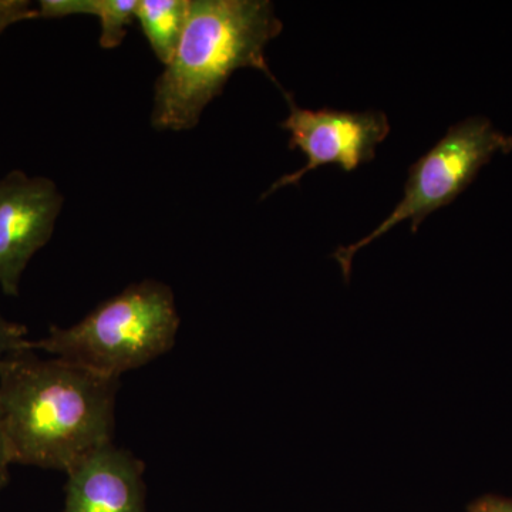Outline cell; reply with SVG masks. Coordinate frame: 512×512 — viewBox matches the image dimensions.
Here are the masks:
<instances>
[{
  "mask_svg": "<svg viewBox=\"0 0 512 512\" xmlns=\"http://www.w3.org/2000/svg\"><path fill=\"white\" fill-rule=\"evenodd\" d=\"M120 379L20 349L0 360V414L12 464L67 471L113 443Z\"/></svg>",
  "mask_w": 512,
  "mask_h": 512,
  "instance_id": "1",
  "label": "cell"
},
{
  "mask_svg": "<svg viewBox=\"0 0 512 512\" xmlns=\"http://www.w3.org/2000/svg\"><path fill=\"white\" fill-rule=\"evenodd\" d=\"M284 30L268 0H190L173 59L154 86L151 126L188 131L239 69H255L276 83L265 49Z\"/></svg>",
  "mask_w": 512,
  "mask_h": 512,
  "instance_id": "2",
  "label": "cell"
},
{
  "mask_svg": "<svg viewBox=\"0 0 512 512\" xmlns=\"http://www.w3.org/2000/svg\"><path fill=\"white\" fill-rule=\"evenodd\" d=\"M181 319L170 286L156 279L131 284L80 322L50 326L29 348L120 379L173 349Z\"/></svg>",
  "mask_w": 512,
  "mask_h": 512,
  "instance_id": "3",
  "label": "cell"
},
{
  "mask_svg": "<svg viewBox=\"0 0 512 512\" xmlns=\"http://www.w3.org/2000/svg\"><path fill=\"white\" fill-rule=\"evenodd\" d=\"M511 151L512 137L501 133L485 117H471L448 128L446 136L410 167L402 201L392 214L356 244L333 252V259L338 262L346 281L350 278L353 258L360 249L404 221H410L412 232L416 234L430 214L457 200L476 180L481 168L497 154Z\"/></svg>",
  "mask_w": 512,
  "mask_h": 512,
  "instance_id": "4",
  "label": "cell"
},
{
  "mask_svg": "<svg viewBox=\"0 0 512 512\" xmlns=\"http://www.w3.org/2000/svg\"><path fill=\"white\" fill-rule=\"evenodd\" d=\"M282 93L289 114L281 127L291 136L289 148L301 151L306 164L295 173L282 175L262 195V200L288 185H298L306 174L325 165H336L345 173H353L360 165L375 160L377 147L390 134L389 119L383 111L302 109L291 93Z\"/></svg>",
  "mask_w": 512,
  "mask_h": 512,
  "instance_id": "5",
  "label": "cell"
},
{
  "mask_svg": "<svg viewBox=\"0 0 512 512\" xmlns=\"http://www.w3.org/2000/svg\"><path fill=\"white\" fill-rule=\"evenodd\" d=\"M64 198L55 181L13 170L0 180V288L19 296L23 272L53 237Z\"/></svg>",
  "mask_w": 512,
  "mask_h": 512,
  "instance_id": "6",
  "label": "cell"
},
{
  "mask_svg": "<svg viewBox=\"0 0 512 512\" xmlns=\"http://www.w3.org/2000/svg\"><path fill=\"white\" fill-rule=\"evenodd\" d=\"M146 464L114 443L67 471L62 512H146Z\"/></svg>",
  "mask_w": 512,
  "mask_h": 512,
  "instance_id": "7",
  "label": "cell"
},
{
  "mask_svg": "<svg viewBox=\"0 0 512 512\" xmlns=\"http://www.w3.org/2000/svg\"><path fill=\"white\" fill-rule=\"evenodd\" d=\"M137 0H40L37 19H62L74 15L97 16L99 43L103 49H116L126 39L133 23Z\"/></svg>",
  "mask_w": 512,
  "mask_h": 512,
  "instance_id": "8",
  "label": "cell"
},
{
  "mask_svg": "<svg viewBox=\"0 0 512 512\" xmlns=\"http://www.w3.org/2000/svg\"><path fill=\"white\" fill-rule=\"evenodd\" d=\"M190 0H137L134 20L140 25L148 45L161 64L173 59L185 22Z\"/></svg>",
  "mask_w": 512,
  "mask_h": 512,
  "instance_id": "9",
  "label": "cell"
},
{
  "mask_svg": "<svg viewBox=\"0 0 512 512\" xmlns=\"http://www.w3.org/2000/svg\"><path fill=\"white\" fill-rule=\"evenodd\" d=\"M29 340L25 325L12 322L0 313V360L10 353L28 348Z\"/></svg>",
  "mask_w": 512,
  "mask_h": 512,
  "instance_id": "10",
  "label": "cell"
},
{
  "mask_svg": "<svg viewBox=\"0 0 512 512\" xmlns=\"http://www.w3.org/2000/svg\"><path fill=\"white\" fill-rule=\"evenodd\" d=\"M37 19V9L29 0H0V35L16 23Z\"/></svg>",
  "mask_w": 512,
  "mask_h": 512,
  "instance_id": "11",
  "label": "cell"
},
{
  "mask_svg": "<svg viewBox=\"0 0 512 512\" xmlns=\"http://www.w3.org/2000/svg\"><path fill=\"white\" fill-rule=\"evenodd\" d=\"M467 512H512V500L487 495L471 504Z\"/></svg>",
  "mask_w": 512,
  "mask_h": 512,
  "instance_id": "12",
  "label": "cell"
},
{
  "mask_svg": "<svg viewBox=\"0 0 512 512\" xmlns=\"http://www.w3.org/2000/svg\"><path fill=\"white\" fill-rule=\"evenodd\" d=\"M12 466L5 431H3L2 414H0V490L9 483V468Z\"/></svg>",
  "mask_w": 512,
  "mask_h": 512,
  "instance_id": "13",
  "label": "cell"
}]
</instances>
